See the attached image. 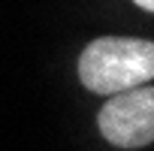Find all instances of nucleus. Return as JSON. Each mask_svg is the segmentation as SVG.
Segmentation results:
<instances>
[{"label":"nucleus","mask_w":154,"mask_h":151,"mask_svg":"<svg viewBox=\"0 0 154 151\" xmlns=\"http://www.w3.org/2000/svg\"><path fill=\"white\" fill-rule=\"evenodd\" d=\"M133 3H136L139 9H145V12H151V9H154V0H133Z\"/></svg>","instance_id":"7ed1b4c3"},{"label":"nucleus","mask_w":154,"mask_h":151,"mask_svg":"<svg viewBox=\"0 0 154 151\" xmlns=\"http://www.w3.org/2000/svg\"><path fill=\"white\" fill-rule=\"evenodd\" d=\"M97 127L115 148H145L154 139V88L136 85L109 94V103L97 115Z\"/></svg>","instance_id":"f03ea898"},{"label":"nucleus","mask_w":154,"mask_h":151,"mask_svg":"<svg viewBox=\"0 0 154 151\" xmlns=\"http://www.w3.org/2000/svg\"><path fill=\"white\" fill-rule=\"evenodd\" d=\"M154 76V45L148 39L100 36L79 57V79L94 94H118L148 85Z\"/></svg>","instance_id":"f257e3e1"}]
</instances>
